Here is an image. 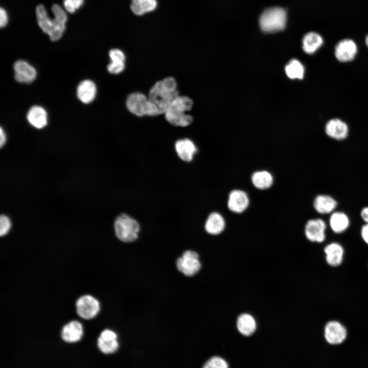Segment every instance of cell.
I'll return each mask as SVG.
<instances>
[{"label": "cell", "instance_id": "6da1fadb", "mask_svg": "<svg viewBox=\"0 0 368 368\" xmlns=\"http://www.w3.org/2000/svg\"><path fill=\"white\" fill-rule=\"evenodd\" d=\"M54 16L51 18L44 6L41 4L35 9L36 17L38 26L49 36L51 40L56 41L63 36L66 29L68 17L63 7L58 4H54L51 7Z\"/></svg>", "mask_w": 368, "mask_h": 368}, {"label": "cell", "instance_id": "7a4b0ae2", "mask_svg": "<svg viewBox=\"0 0 368 368\" xmlns=\"http://www.w3.org/2000/svg\"><path fill=\"white\" fill-rule=\"evenodd\" d=\"M179 96L176 82L174 78L170 77L156 82L150 89L148 97L162 114Z\"/></svg>", "mask_w": 368, "mask_h": 368}, {"label": "cell", "instance_id": "3957f363", "mask_svg": "<svg viewBox=\"0 0 368 368\" xmlns=\"http://www.w3.org/2000/svg\"><path fill=\"white\" fill-rule=\"evenodd\" d=\"M192 100L187 96H178L165 112L166 120L171 125L179 127L189 126L193 117L186 112L193 106Z\"/></svg>", "mask_w": 368, "mask_h": 368}, {"label": "cell", "instance_id": "277c9868", "mask_svg": "<svg viewBox=\"0 0 368 368\" xmlns=\"http://www.w3.org/2000/svg\"><path fill=\"white\" fill-rule=\"evenodd\" d=\"M286 21V11L280 7H272L265 10L259 18L260 28L265 33H274L283 30Z\"/></svg>", "mask_w": 368, "mask_h": 368}, {"label": "cell", "instance_id": "5b68a950", "mask_svg": "<svg viewBox=\"0 0 368 368\" xmlns=\"http://www.w3.org/2000/svg\"><path fill=\"white\" fill-rule=\"evenodd\" d=\"M117 237L124 242H132L138 238L140 226L138 222L126 214H122L114 221Z\"/></svg>", "mask_w": 368, "mask_h": 368}, {"label": "cell", "instance_id": "8992f818", "mask_svg": "<svg viewBox=\"0 0 368 368\" xmlns=\"http://www.w3.org/2000/svg\"><path fill=\"white\" fill-rule=\"evenodd\" d=\"M126 106L130 112L138 117L160 114L157 108L148 97L138 92L131 93L127 97Z\"/></svg>", "mask_w": 368, "mask_h": 368}, {"label": "cell", "instance_id": "52a82bcc", "mask_svg": "<svg viewBox=\"0 0 368 368\" xmlns=\"http://www.w3.org/2000/svg\"><path fill=\"white\" fill-rule=\"evenodd\" d=\"M177 269L187 277L196 274L201 268L198 254L191 250L185 251L176 261Z\"/></svg>", "mask_w": 368, "mask_h": 368}, {"label": "cell", "instance_id": "ba28073f", "mask_svg": "<svg viewBox=\"0 0 368 368\" xmlns=\"http://www.w3.org/2000/svg\"><path fill=\"white\" fill-rule=\"evenodd\" d=\"M77 314L85 319L95 317L100 309L99 301L90 294H84L80 296L75 303Z\"/></svg>", "mask_w": 368, "mask_h": 368}, {"label": "cell", "instance_id": "9c48e42d", "mask_svg": "<svg viewBox=\"0 0 368 368\" xmlns=\"http://www.w3.org/2000/svg\"><path fill=\"white\" fill-rule=\"evenodd\" d=\"M348 336L347 330L340 322L336 320L328 321L325 326L324 337L330 346H339L343 343Z\"/></svg>", "mask_w": 368, "mask_h": 368}, {"label": "cell", "instance_id": "30bf717a", "mask_svg": "<svg viewBox=\"0 0 368 368\" xmlns=\"http://www.w3.org/2000/svg\"><path fill=\"white\" fill-rule=\"evenodd\" d=\"M250 199L247 193L241 189H234L228 194L227 206L233 213L241 214L248 208Z\"/></svg>", "mask_w": 368, "mask_h": 368}, {"label": "cell", "instance_id": "8fae6325", "mask_svg": "<svg viewBox=\"0 0 368 368\" xmlns=\"http://www.w3.org/2000/svg\"><path fill=\"white\" fill-rule=\"evenodd\" d=\"M358 48L356 42L349 38L343 39L336 44L334 54L340 62H348L352 61L357 53Z\"/></svg>", "mask_w": 368, "mask_h": 368}, {"label": "cell", "instance_id": "7c38bea8", "mask_svg": "<svg viewBox=\"0 0 368 368\" xmlns=\"http://www.w3.org/2000/svg\"><path fill=\"white\" fill-rule=\"evenodd\" d=\"M326 224L320 218L309 220L305 226V235L307 239L311 242H322L326 238Z\"/></svg>", "mask_w": 368, "mask_h": 368}, {"label": "cell", "instance_id": "4fadbf2b", "mask_svg": "<svg viewBox=\"0 0 368 368\" xmlns=\"http://www.w3.org/2000/svg\"><path fill=\"white\" fill-rule=\"evenodd\" d=\"M13 69L15 79L18 82L30 83L36 78V69L26 61L17 60L14 63Z\"/></svg>", "mask_w": 368, "mask_h": 368}, {"label": "cell", "instance_id": "5bb4252c", "mask_svg": "<svg viewBox=\"0 0 368 368\" xmlns=\"http://www.w3.org/2000/svg\"><path fill=\"white\" fill-rule=\"evenodd\" d=\"M97 345L101 352L105 354H112L119 348V344L116 333L106 329L100 334L97 340Z\"/></svg>", "mask_w": 368, "mask_h": 368}, {"label": "cell", "instance_id": "9a60e30c", "mask_svg": "<svg viewBox=\"0 0 368 368\" xmlns=\"http://www.w3.org/2000/svg\"><path fill=\"white\" fill-rule=\"evenodd\" d=\"M325 131L330 137L336 140H343L347 138L349 133L348 125L339 119H332L325 125Z\"/></svg>", "mask_w": 368, "mask_h": 368}, {"label": "cell", "instance_id": "2e32d148", "mask_svg": "<svg viewBox=\"0 0 368 368\" xmlns=\"http://www.w3.org/2000/svg\"><path fill=\"white\" fill-rule=\"evenodd\" d=\"M83 334V326L81 323L73 320L63 326L61 332V337L65 342L74 343L79 341Z\"/></svg>", "mask_w": 368, "mask_h": 368}, {"label": "cell", "instance_id": "e0dca14e", "mask_svg": "<svg viewBox=\"0 0 368 368\" xmlns=\"http://www.w3.org/2000/svg\"><path fill=\"white\" fill-rule=\"evenodd\" d=\"M175 149L178 156L186 162H191L197 151L196 145L189 139L177 140L175 144Z\"/></svg>", "mask_w": 368, "mask_h": 368}, {"label": "cell", "instance_id": "ac0fdd59", "mask_svg": "<svg viewBox=\"0 0 368 368\" xmlns=\"http://www.w3.org/2000/svg\"><path fill=\"white\" fill-rule=\"evenodd\" d=\"M77 96L83 103L88 104L93 102L97 94V86L93 81L86 79L82 81L77 88Z\"/></svg>", "mask_w": 368, "mask_h": 368}, {"label": "cell", "instance_id": "d6986e66", "mask_svg": "<svg viewBox=\"0 0 368 368\" xmlns=\"http://www.w3.org/2000/svg\"><path fill=\"white\" fill-rule=\"evenodd\" d=\"M29 124L37 129H41L47 125L48 113L45 109L38 105L32 106L27 114Z\"/></svg>", "mask_w": 368, "mask_h": 368}, {"label": "cell", "instance_id": "ffe728a7", "mask_svg": "<svg viewBox=\"0 0 368 368\" xmlns=\"http://www.w3.org/2000/svg\"><path fill=\"white\" fill-rule=\"evenodd\" d=\"M315 210L321 214L333 213L337 206L336 200L332 196L327 194L317 195L313 203Z\"/></svg>", "mask_w": 368, "mask_h": 368}, {"label": "cell", "instance_id": "44dd1931", "mask_svg": "<svg viewBox=\"0 0 368 368\" xmlns=\"http://www.w3.org/2000/svg\"><path fill=\"white\" fill-rule=\"evenodd\" d=\"M225 220L219 213L214 212L209 214L204 224L205 231L209 234L217 235L225 229Z\"/></svg>", "mask_w": 368, "mask_h": 368}, {"label": "cell", "instance_id": "7402d4cb", "mask_svg": "<svg viewBox=\"0 0 368 368\" xmlns=\"http://www.w3.org/2000/svg\"><path fill=\"white\" fill-rule=\"evenodd\" d=\"M327 263L332 266L340 265L343 260V248L338 243L333 242L328 244L324 248Z\"/></svg>", "mask_w": 368, "mask_h": 368}, {"label": "cell", "instance_id": "603a6c76", "mask_svg": "<svg viewBox=\"0 0 368 368\" xmlns=\"http://www.w3.org/2000/svg\"><path fill=\"white\" fill-rule=\"evenodd\" d=\"M237 328L239 332L243 336H249L256 331L257 325L255 318L248 313L240 315L237 320Z\"/></svg>", "mask_w": 368, "mask_h": 368}, {"label": "cell", "instance_id": "cb8c5ba5", "mask_svg": "<svg viewBox=\"0 0 368 368\" xmlns=\"http://www.w3.org/2000/svg\"><path fill=\"white\" fill-rule=\"evenodd\" d=\"M250 179L254 187L260 190L269 189L274 182L272 174L270 172L264 170L254 172Z\"/></svg>", "mask_w": 368, "mask_h": 368}, {"label": "cell", "instance_id": "d4e9b609", "mask_svg": "<svg viewBox=\"0 0 368 368\" xmlns=\"http://www.w3.org/2000/svg\"><path fill=\"white\" fill-rule=\"evenodd\" d=\"M303 49L309 54L315 53L323 44V37L318 33L310 32L305 34L303 38Z\"/></svg>", "mask_w": 368, "mask_h": 368}, {"label": "cell", "instance_id": "484cf974", "mask_svg": "<svg viewBox=\"0 0 368 368\" xmlns=\"http://www.w3.org/2000/svg\"><path fill=\"white\" fill-rule=\"evenodd\" d=\"M329 225L335 233H341L345 231L350 225V220L344 212L335 211L331 213L329 218Z\"/></svg>", "mask_w": 368, "mask_h": 368}, {"label": "cell", "instance_id": "4316f807", "mask_svg": "<svg viewBox=\"0 0 368 368\" xmlns=\"http://www.w3.org/2000/svg\"><path fill=\"white\" fill-rule=\"evenodd\" d=\"M157 7V0H131L130 9L137 16L152 12Z\"/></svg>", "mask_w": 368, "mask_h": 368}, {"label": "cell", "instance_id": "83f0119b", "mask_svg": "<svg viewBox=\"0 0 368 368\" xmlns=\"http://www.w3.org/2000/svg\"><path fill=\"white\" fill-rule=\"evenodd\" d=\"M285 72L287 76L292 79H302L305 73V68L302 63L296 59H292L285 66Z\"/></svg>", "mask_w": 368, "mask_h": 368}, {"label": "cell", "instance_id": "f1b7e54d", "mask_svg": "<svg viewBox=\"0 0 368 368\" xmlns=\"http://www.w3.org/2000/svg\"><path fill=\"white\" fill-rule=\"evenodd\" d=\"M202 368H229V364L223 357L213 356L204 363Z\"/></svg>", "mask_w": 368, "mask_h": 368}, {"label": "cell", "instance_id": "f546056e", "mask_svg": "<svg viewBox=\"0 0 368 368\" xmlns=\"http://www.w3.org/2000/svg\"><path fill=\"white\" fill-rule=\"evenodd\" d=\"M84 0H63V7L67 13H74L80 8Z\"/></svg>", "mask_w": 368, "mask_h": 368}, {"label": "cell", "instance_id": "4dcf8cb0", "mask_svg": "<svg viewBox=\"0 0 368 368\" xmlns=\"http://www.w3.org/2000/svg\"><path fill=\"white\" fill-rule=\"evenodd\" d=\"M11 224L9 218L5 215H1L0 217V235H6L11 228Z\"/></svg>", "mask_w": 368, "mask_h": 368}, {"label": "cell", "instance_id": "1f68e13d", "mask_svg": "<svg viewBox=\"0 0 368 368\" xmlns=\"http://www.w3.org/2000/svg\"><path fill=\"white\" fill-rule=\"evenodd\" d=\"M109 56L111 61L124 62L125 61V56L123 52L118 49H113L109 51Z\"/></svg>", "mask_w": 368, "mask_h": 368}, {"label": "cell", "instance_id": "d6a6232c", "mask_svg": "<svg viewBox=\"0 0 368 368\" xmlns=\"http://www.w3.org/2000/svg\"><path fill=\"white\" fill-rule=\"evenodd\" d=\"M107 71L112 74H118L122 72L125 68V62H113L107 65Z\"/></svg>", "mask_w": 368, "mask_h": 368}, {"label": "cell", "instance_id": "836d02e7", "mask_svg": "<svg viewBox=\"0 0 368 368\" xmlns=\"http://www.w3.org/2000/svg\"><path fill=\"white\" fill-rule=\"evenodd\" d=\"M9 17L6 9L3 7L0 8V27H5L8 24Z\"/></svg>", "mask_w": 368, "mask_h": 368}, {"label": "cell", "instance_id": "e575fe53", "mask_svg": "<svg viewBox=\"0 0 368 368\" xmlns=\"http://www.w3.org/2000/svg\"><path fill=\"white\" fill-rule=\"evenodd\" d=\"M361 236L363 241L368 244V223H365L361 228Z\"/></svg>", "mask_w": 368, "mask_h": 368}, {"label": "cell", "instance_id": "d590c367", "mask_svg": "<svg viewBox=\"0 0 368 368\" xmlns=\"http://www.w3.org/2000/svg\"><path fill=\"white\" fill-rule=\"evenodd\" d=\"M360 216L362 220L368 223V206L362 208L360 212Z\"/></svg>", "mask_w": 368, "mask_h": 368}, {"label": "cell", "instance_id": "8d00e7d4", "mask_svg": "<svg viewBox=\"0 0 368 368\" xmlns=\"http://www.w3.org/2000/svg\"><path fill=\"white\" fill-rule=\"evenodd\" d=\"M0 146L2 148L5 145L6 141V133L2 127L0 129Z\"/></svg>", "mask_w": 368, "mask_h": 368}, {"label": "cell", "instance_id": "74e56055", "mask_svg": "<svg viewBox=\"0 0 368 368\" xmlns=\"http://www.w3.org/2000/svg\"><path fill=\"white\" fill-rule=\"evenodd\" d=\"M365 43L366 45L368 47V34L365 37Z\"/></svg>", "mask_w": 368, "mask_h": 368}]
</instances>
